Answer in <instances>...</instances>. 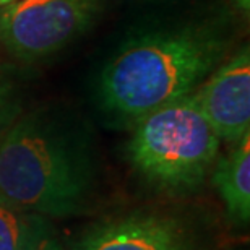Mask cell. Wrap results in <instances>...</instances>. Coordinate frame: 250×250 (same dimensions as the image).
I'll use <instances>...</instances> for the list:
<instances>
[{"label": "cell", "mask_w": 250, "mask_h": 250, "mask_svg": "<svg viewBox=\"0 0 250 250\" xmlns=\"http://www.w3.org/2000/svg\"><path fill=\"white\" fill-rule=\"evenodd\" d=\"M209 177L229 219L247 226L250 221V133L234 143L226 156L218 158Z\"/></svg>", "instance_id": "cell-7"}, {"label": "cell", "mask_w": 250, "mask_h": 250, "mask_svg": "<svg viewBox=\"0 0 250 250\" xmlns=\"http://www.w3.org/2000/svg\"><path fill=\"white\" fill-rule=\"evenodd\" d=\"M68 250H213L198 219L177 208L146 207L98 219Z\"/></svg>", "instance_id": "cell-5"}, {"label": "cell", "mask_w": 250, "mask_h": 250, "mask_svg": "<svg viewBox=\"0 0 250 250\" xmlns=\"http://www.w3.org/2000/svg\"><path fill=\"white\" fill-rule=\"evenodd\" d=\"M24 213L0 203V250H17Z\"/></svg>", "instance_id": "cell-9"}, {"label": "cell", "mask_w": 250, "mask_h": 250, "mask_svg": "<svg viewBox=\"0 0 250 250\" xmlns=\"http://www.w3.org/2000/svg\"><path fill=\"white\" fill-rule=\"evenodd\" d=\"M198 111L219 140L237 143L250 133V52L239 49L192 93Z\"/></svg>", "instance_id": "cell-6"}, {"label": "cell", "mask_w": 250, "mask_h": 250, "mask_svg": "<svg viewBox=\"0 0 250 250\" xmlns=\"http://www.w3.org/2000/svg\"><path fill=\"white\" fill-rule=\"evenodd\" d=\"M192 93L133 124L125 145L135 172L171 197L197 192L219 158L221 140L198 111Z\"/></svg>", "instance_id": "cell-3"}, {"label": "cell", "mask_w": 250, "mask_h": 250, "mask_svg": "<svg viewBox=\"0 0 250 250\" xmlns=\"http://www.w3.org/2000/svg\"><path fill=\"white\" fill-rule=\"evenodd\" d=\"M99 13V0H12L0 7V44L18 61H38L86 31Z\"/></svg>", "instance_id": "cell-4"}, {"label": "cell", "mask_w": 250, "mask_h": 250, "mask_svg": "<svg viewBox=\"0 0 250 250\" xmlns=\"http://www.w3.org/2000/svg\"><path fill=\"white\" fill-rule=\"evenodd\" d=\"M94 190L88 140L59 119L29 114L0 128V203L24 214L82 213Z\"/></svg>", "instance_id": "cell-2"}, {"label": "cell", "mask_w": 250, "mask_h": 250, "mask_svg": "<svg viewBox=\"0 0 250 250\" xmlns=\"http://www.w3.org/2000/svg\"><path fill=\"white\" fill-rule=\"evenodd\" d=\"M47 250H67V249H63V247H62V244L59 242V239H57L56 236H54V237H52V241H51V244H49Z\"/></svg>", "instance_id": "cell-12"}, {"label": "cell", "mask_w": 250, "mask_h": 250, "mask_svg": "<svg viewBox=\"0 0 250 250\" xmlns=\"http://www.w3.org/2000/svg\"><path fill=\"white\" fill-rule=\"evenodd\" d=\"M231 31L219 21H193L140 34L103 68V111L132 127L146 114L195 91L229 56Z\"/></svg>", "instance_id": "cell-1"}, {"label": "cell", "mask_w": 250, "mask_h": 250, "mask_svg": "<svg viewBox=\"0 0 250 250\" xmlns=\"http://www.w3.org/2000/svg\"><path fill=\"white\" fill-rule=\"evenodd\" d=\"M231 2L236 5V8L239 12L249 15V10H250V0H231Z\"/></svg>", "instance_id": "cell-11"}, {"label": "cell", "mask_w": 250, "mask_h": 250, "mask_svg": "<svg viewBox=\"0 0 250 250\" xmlns=\"http://www.w3.org/2000/svg\"><path fill=\"white\" fill-rule=\"evenodd\" d=\"M10 2H12V0H0V7H2V5H7Z\"/></svg>", "instance_id": "cell-13"}, {"label": "cell", "mask_w": 250, "mask_h": 250, "mask_svg": "<svg viewBox=\"0 0 250 250\" xmlns=\"http://www.w3.org/2000/svg\"><path fill=\"white\" fill-rule=\"evenodd\" d=\"M56 236L47 218L39 214H24V221L17 250H47Z\"/></svg>", "instance_id": "cell-8"}, {"label": "cell", "mask_w": 250, "mask_h": 250, "mask_svg": "<svg viewBox=\"0 0 250 250\" xmlns=\"http://www.w3.org/2000/svg\"><path fill=\"white\" fill-rule=\"evenodd\" d=\"M13 101H12V84L5 77L0 67V128L13 121Z\"/></svg>", "instance_id": "cell-10"}]
</instances>
